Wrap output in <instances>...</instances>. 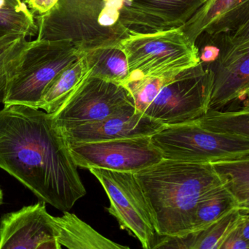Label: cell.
Wrapping results in <instances>:
<instances>
[{"label":"cell","instance_id":"obj_1","mask_svg":"<svg viewBox=\"0 0 249 249\" xmlns=\"http://www.w3.org/2000/svg\"><path fill=\"white\" fill-rule=\"evenodd\" d=\"M52 114L22 105L0 111V168L39 200L69 211L86 190Z\"/></svg>","mask_w":249,"mask_h":249},{"label":"cell","instance_id":"obj_2","mask_svg":"<svg viewBox=\"0 0 249 249\" xmlns=\"http://www.w3.org/2000/svg\"><path fill=\"white\" fill-rule=\"evenodd\" d=\"M135 175L161 236H181L192 232L200 200L223 185L212 164L163 159Z\"/></svg>","mask_w":249,"mask_h":249},{"label":"cell","instance_id":"obj_3","mask_svg":"<svg viewBox=\"0 0 249 249\" xmlns=\"http://www.w3.org/2000/svg\"><path fill=\"white\" fill-rule=\"evenodd\" d=\"M122 0H58L35 15L36 39L70 40L80 50L118 43L130 35L121 21Z\"/></svg>","mask_w":249,"mask_h":249},{"label":"cell","instance_id":"obj_4","mask_svg":"<svg viewBox=\"0 0 249 249\" xmlns=\"http://www.w3.org/2000/svg\"><path fill=\"white\" fill-rule=\"evenodd\" d=\"M163 159L213 164L249 156V138L233 133L212 131L197 121L165 126L151 136Z\"/></svg>","mask_w":249,"mask_h":249},{"label":"cell","instance_id":"obj_5","mask_svg":"<svg viewBox=\"0 0 249 249\" xmlns=\"http://www.w3.org/2000/svg\"><path fill=\"white\" fill-rule=\"evenodd\" d=\"M120 45L128 61L130 74L125 82L144 76L180 73L200 62L196 43L180 27L130 35L120 41Z\"/></svg>","mask_w":249,"mask_h":249},{"label":"cell","instance_id":"obj_6","mask_svg":"<svg viewBox=\"0 0 249 249\" xmlns=\"http://www.w3.org/2000/svg\"><path fill=\"white\" fill-rule=\"evenodd\" d=\"M81 53L82 50L70 40L29 41L9 82L3 104L39 109L41 96L47 85L63 69L77 59Z\"/></svg>","mask_w":249,"mask_h":249},{"label":"cell","instance_id":"obj_7","mask_svg":"<svg viewBox=\"0 0 249 249\" xmlns=\"http://www.w3.org/2000/svg\"><path fill=\"white\" fill-rule=\"evenodd\" d=\"M212 74L200 61L162 88L143 112L164 126L193 122L209 111Z\"/></svg>","mask_w":249,"mask_h":249},{"label":"cell","instance_id":"obj_8","mask_svg":"<svg viewBox=\"0 0 249 249\" xmlns=\"http://www.w3.org/2000/svg\"><path fill=\"white\" fill-rule=\"evenodd\" d=\"M109 198V214L118 220L122 229L131 234L145 249H154L160 235L143 190L134 173L90 168Z\"/></svg>","mask_w":249,"mask_h":249},{"label":"cell","instance_id":"obj_9","mask_svg":"<svg viewBox=\"0 0 249 249\" xmlns=\"http://www.w3.org/2000/svg\"><path fill=\"white\" fill-rule=\"evenodd\" d=\"M133 106V97L124 85L89 76L52 115L59 128H70L101 121Z\"/></svg>","mask_w":249,"mask_h":249},{"label":"cell","instance_id":"obj_10","mask_svg":"<svg viewBox=\"0 0 249 249\" xmlns=\"http://www.w3.org/2000/svg\"><path fill=\"white\" fill-rule=\"evenodd\" d=\"M68 143L74 162L85 169L102 168L135 174L163 159L151 137Z\"/></svg>","mask_w":249,"mask_h":249},{"label":"cell","instance_id":"obj_11","mask_svg":"<svg viewBox=\"0 0 249 249\" xmlns=\"http://www.w3.org/2000/svg\"><path fill=\"white\" fill-rule=\"evenodd\" d=\"M206 0H122L121 21L130 35L182 26Z\"/></svg>","mask_w":249,"mask_h":249},{"label":"cell","instance_id":"obj_12","mask_svg":"<svg viewBox=\"0 0 249 249\" xmlns=\"http://www.w3.org/2000/svg\"><path fill=\"white\" fill-rule=\"evenodd\" d=\"M46 203L6 213L0 219V249H61Z\"/></svg>","mask_w":249,"mask_h":249},{"label":"cell","instance_id":"obj_13","mask_svg":"<svg viewBox=\"0 0 249 249\" xmlns=\"http://www.w3.org/2000/svg\"><path fill=\"white\" fill-rule=\"evenodd\" d=\"M207 67L213 79L209 111H224L234 102L248 99L249 40L221 48L218 58Z\"/></svg>","mask_w":249,"mask_h":249},{"label":"cell","instance_id":"obj_14","mask_svg":"<svg viewBox=\"0 0 249 249\" xmlns=\"http://www.w3.org/2000/svg\"><path fill=\"white\" fill-rule=\"evenodd\" d=\"M165 127L142 113L137 112L133 106L101 121L60 129L70 143H90L151 137Z\"/></svg>","mask_w":249,"mask_h":249},{"label":"cell","instance_id":"obj_15","mask_svg":"<svg viewBox=\"0 0 249 249\" xmlns=\"http://www.w3.org/2000/svg\"><path fill=\"white\" fill-rule=\"evenodd\" d=\"M249 19V0H206L181 26L196 43L203 34L212 38L233 32Z\"/></svg>","mask_w":249,"mask_h":249},{"label":"cell","instance_id":"obj_16","mask_svg":"<svg viewBox=\"0 0 249 249\" xmlns=\"http://www.w3.org/2000/svg\"><path fill=\"white\" fill-rule=\"evenodd\" d=\"M53 226L61 247L70 249H129L116 244L95 230L74 213L64 211L61 216L51 217Z\"/></svg>","mask_w":249,"mask_h":249},{"label":"cell","instance_id":"obj_17","mask_svg":"<svg viewBox=\"0 0 249 249\" xmlns=\"http://www.w3.org/2000/svg\"><path fill=\"white\" fill-rule=\"evenodd\" d=\"M241 216L235 209L210 226L181 236H160L155 249H220Z\"/></svg>","mask_w":249,"mask_h":249},{"label":"cell","instance_id":"obj_18","mask_svg":"<svg viewBox=\"0 0 249 249\" xmlns=\"http://www.w3.org/2000/svg\"><path fill=\"white\" fill-rule=\"evenodd\" d=\"M90 74L82 51L77 59L63 69L47 85L41 96L39 109L50 114L56 112Z\"/></svg>","mask_w":249,"mask_h":249},{"label":"cell","instance_id":"obj_19","mask_svg":"<svg viewBox=\"0 0 249 249\" xmlns=\"http://www.w3.org/2000/svg\"><path fill=\"white\" fill-rule=\"evenodd\" d=\"M82 51L92 77L121 84L128 78V61L120 42Z\"/></svg>","mask_w":249,"mask_h":249},{"label":"cell","instance_id":"obj_20","mask_svg":"<svg viewBox=\"0 0 249 249\" xmlns=\"http://www.w3.org/2000/svg\"><path fill=\"white\" fill-rule=\"evenodd\" d=\"M35 15L22 0H0V38L10 35H37Z\"/></svg>","mask_w":249,"mask_h":249},{"label":"cell","instance_id":"obj_21","mask_svg":"<svg viewBox=\"0 0 249 249\" xmlns=\"http://www.w3.org/2000/svg\"><path fill=\"white\" fill-rule=\"evenodd\" d=\"M236 200L223 185L206 194L197 204L193 232L204 229L237 209Z\"/></svg>","mask_w":249,"mask_h":249},{"label":"cell","instance_id":"obj_22","mask_svg":"<svg viewBox=\"0 0 249 249\" xmlns=\"http://www.w3.org/2000/svg\"><path fill=\"white\" fill-rule=\"evenodd\" d=\"M212 165L224 187L237 203L249 198V156Z\"/></svg>","mask_w":249,"mask_h":249},{"label":"cell","instance_id":"obj_23","mask_svg":"<svg viewBox=\"0 0 249 249\" xmlns=\"http://www.w3.org/2000/svg\"><path fill=\"white\" fill-rule=\"evenodd\" d=\"M26 37L10 35L0 38V103L4 102L7 86L27 45Z\"/></svg>","mask_w":249,"mask_h":249},{"label":"cell","instance_id":"obj_24","mask_svg":"<svg viewBox=\"0 0 249 249\" xmlns=\"http://www.w3.org/2000/svg\"><path fill=\"white\" fill-rule=\"evenodd\" d=\"M180 73L144 76L137 80L125 82L123 85L131 95L136 111L143 114L162 88L174 80Z\"/></svg>","mask_w":249,"mask_h":249},{"label":"cell","instance_id":"obj_25","mask_svg":"<svg viewBox=\"0 0 249 249\" xmlns=\"http://www.w3.org/2000/svg\"><path fill=\"white\" fill-rule=\"evenodd\" d=\"M222 48L234 46L249 40V19L233 32L223 35Z\"/></svg>","mask_w":249,"mask_h":249},{"label":"cell","instance_id":"obj_26","mask_svg":"<svg viewBox=\"0 0 249 249\" xmlns=\"http://www.w3.org/2000/svg\"><path fill=\"white\" fill-rule=\"evenodd\" d=\"M249 249V244L243 238L237 226L228 234L220 247V249Z\"/></svg>","mask_w":249,"mask_h":249},{"label":"cell","instance_id":"obj_27","mask_svg":"<svg viewBox=\"0 0 249 249\" xmlns=\"http://www.w3.org/2000/svg\"><path fill=\"white\" fill-rule=\"evenodd\" d=\"M58 0H25L28 7L36 15L44 14L49 11Z\"/></svg>","mask_w":249,"mask_h":249},{"label":"cell","instance_id":"obj_28","mask_svg":"<svg viewBox=\"0 0 249 249\" xmlns=\"http://www.w3.org/2000/svg\"><path fill=\"white\" fill-rule=\"evenodd\" d=\"M237 228L243 238L249 244V219L241 217L237 225Z\"/></svg>","mask_w":249,"mask_h":249},{"label":"cell","instance_id":"obj_29","mask_svg":"<svg viewBox=\"0 0 249 249\" xmlns=\"http://www.w3.org/2000/svg\"><path fill=\"white\" fill-rule=\"evenodd\" d=\"M237 209L241 217L249 219V198L238 203Z\"/></svg>","mask_w":249,"mask_h":249},{"label":"cell","instance_id":"obj_30","mask_svg":"<svg viewBox=\"0 0 249 249\" xmlns=\"http://www.w3.org/2000/svg\"><path fill=\"white\" fill-rule=\"evenodd\" d=\"M238 110H247V111H249V97L244 102V105L241 106V108H238ZM238 110H235V111H238Z\"/></svg>","mask_w":249,"mask_h":249},{"label":"cell","instance_id":"obj_31","mask_svg":"<svg viewBox=\"0 0 249 249\" xmlns=\"http://www.w3.org/2000/svg\"><path fill=\"white\" fill-rule=\"evenodd\" d=\"M3 203V192L2 190H1V187H0V206H1V204Z\"/></svg>","mask_w":249,"mask_h":249}]
</instances>
